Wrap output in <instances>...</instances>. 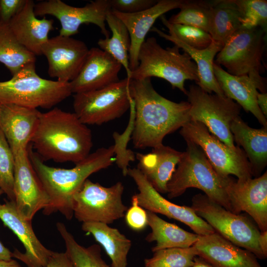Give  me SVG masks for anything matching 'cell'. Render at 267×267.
<instances>
[{"mask_svg":"<svg viewBox=\"0 0 267 267\" xmlns=\"http://www.w3.org/2000/svg\"><path fill=\"white\" fill-rule=\"evenodd\" d=\"M214 0H191L180 11L168 20L172 24H179L209 32Z\"/></svg>","mask_w":267,"mask_h":267,"instance_id":"cell-34","label":"cell"},{"mask_svg":"<svg viewBox=\"0 0 267 267\" xmlns=\"http://www.w3.org/2000/svg\"><path fill=\"white\" fill-rule=\"evenodd\" d=\"M230 128L234 142L247 156L252 176L260 177L267 165V128H252L238 116Z\"/></svg>","mask_w":267,"mask_h":267,"instance_id":"cell-26","label":"cell"},{"mask_svg":"<svg viewBox=\"0 0 267 267\" xmlns=\"http://www.w3.org/2000/svg\"><path fill=\"white\" fill-rule=\"evenodd\" d=\"M163 24L168 29L169 34L198 49L208 47L213 42L210 34L198 28L169 22L164 15L160 17Z\"/></svg>","mask_w":267,"mask_h":267,"instance_id":"cell-36","label":"cell"},{"mask_svg":"<svg viewBox=\"0 0 267 267\" xmlns=\"http://www.w3.org/2000/svg\"><path fill=\"white\" fill-rule=\"evenodd\" d=\"M191 207L223 237L257 258H267L261 246V232L247 216L233 213L201 193L192 197Z\"/></svg>","mask_w":267,"mask_h":267,"instance_id":"cell-7","label":"cell"},{"mask_svg":"<svg viewBox=\"0 0 267 267\" xmlns=\"http://www.w3.org/2000/svg\"><path fill=\"white\" fill-rule=\"evenodd\" d=\"M193 246L197 256L213 267H263L253 253L216 231L207 235H199Z\"/></svg>","mask_w":267,"mask_h":267,"instance_id":"cell-19","label":"cell"},{"mask_svg":"<svg viewBox=\"0 0 267 267\" xmlns=\"http://www.w3.org/2000/svg\"><path fill=\"white\" fill-rule=\"evenodd\" d=\"M179 48L174 45L164 48L154 37L145 40L138 53L139 64L132 72L131 79L140 80L151 77L163 79L173 89L178 88L184 94L186 80L199 81L197 66L185 52L181 53Z\"/></svg>","mask_w":267,"mask_h":267,"instance_id":"cell-4","label":"cell"},{"mask_svg":"<svg viewBox=\"0 0 267 267\" xmlns=\"http://www.w3.org/2000/svg\"><path fill=\"white\" fill-rule=\"evenodd\" d=\"M151 31L172 42L190 56L197 67L199 81L197 85L200 88L208 93L214 92L220 96H225L215 78L213 71L214 58L222 47L221 44L213 41L206 48L198 49L190 46L174 36L167 34L156 27H152Z\"/></svg>","mask_w":267,"mask_h":267,"instance_id":"cell-27","label":"cell"},{"mask_svg":"<svg viewBox=\"0 0 267 267\" xmlns=\"http://www.w3.org/2000/svg\"><path fill=\"white\" fill-rule=\"evenodd\" d=\"M266 37L267 29L242 27L227 40L214 62L224 67L231 75H247L266 84L261 74L265 71L263 63Z\"/></svg>","mask_w":267,"mask_h":267,"instance_id":"cell-8","label":"cell"},{"mask_svg":"<svg viewBox=\"0 0 267 267\" xmlns=\"http://www.w3.org/2000/svg\"><path fill=\"white\" fill-rule=\"evenodd\" d=\"M131 96L134 103L132 139L134 148H154L164 138L190 121L188 101L177 103L159 94L151 78L131 79Z\"/></svg>","mask_w":267,"mask_h":267,"instance_id":"cell-1","label":"cell"},{"mask_svg":"<svg viewBox=\"0 0 267 267\" xmlns=\"http://www.w3.org/2000/svg\"><path fill=\"white\" fill-rule=\"evenodd\" d=\"M0 267H22L15 260L0 261Z\"/></svg>","mask_w":267,"mask_h":267,"instance_id":"cell-45","label":"cell"},{"mask_svg":"<svg viewBox=\"0 0 267 267\" xmlns=\"http://www.w3.org/2000/svg\"><path fill=\"white\" fill-rule=\"evenodd\" d=\"M89 50L83 41L59 35L49 38L42 47V54L47 59L49 76L70 82L80 72Z\"/></svg>","mask_w":267,"mask_h":267,"instance_id":"cell-17","label":"cell"},{"mask_svg":"<svg viewBox=\"0 0 267 267\" xmlns=\"http://www.w3.org/2000/svg\"><path fill=\"white\" fill-rule=\"evenodd\" d=\"M124 187L118 181L110 187L87 179L73 199V211L79 222L107 224L123 218L128 207L123 202Z\"/></svg>","mask_w":267,"mask_h":267,"instance_id":"cell-12","label":"cell"},{"mask_svg":"<svg viewBox=\"0 0 267 267\" xmlns=\"http://www.w3.org/2000/svg\"><path fill=\"white\" fill-rule=\"evenodd\" d=\"M2 193H4L3 191L0 188V196Z\"/></svg>","mask_w":267,"mask_h":267,"instance_id":"cell-47","label":"cell"},{"mask_svg":"<svg viewBox=\"0 0 267 267\" xmlns=\"http://www.w3.org/2000/svg\"><path fill=\"white\" fill-rule=\"evenodd\" d=\"M188 1L159 0L150 8L135 13H123L112 10L125 24L130 34L131 45L129 56L132 72L138 65V56L140 48L156 19L170 10L181 8Z\"/></svg>","mask_w":267,"mask_h":267,"instance_id":"cell-21","label":"cell"},{"mask_svg":"<svg viewBox=\"0 0 267 267\" xmlns=\"http://www.w3.org/2000/svg\"><path fill=\"white\" fill-rule=\"evenodd\" d=\"M241 14L242 27H261L267 29V1L266 0H234Z\"/></svg>","mask_w":267,"mask_h":267,"instance_id":"cell-38","label":"cell"},{"mask_svg":"<svg viewBox=\"0 0 267 267\" xmlns=\"http://www.w3.org/2000/svg\"><path fill=\"white\" fill-rule=\"evenodd\" d=\"M27 0H0V23L8 24L24 7Z\"/></svg>","mask_w":267,"mask_h":267,"instance_id":"cell-41","label":"cell"},{"mask_svg":"<svg viewBox=\"0 0 267 267\" xmlns=\"http://www.w3.org/2000/svg\"><path fill=\"white\" fill-rule=\"evenodd\" d=\"M127 175L136 185L138 193L135 195L138 204L146 210L183 222L199 235H207L215 232L191 207L175 204L163 197L137 168H128Z\"/></svg>","mask_w":267,"mask_h":267,"instance_id":"cell-15","label":"cell"},{"mask_svg":"<svg viewBox=\"0 0 267 267\" xmlns=\"http://www.w3.org/2000/svg\"><path fill=\"white\" fill-rule=\"evenodd\" d=\"M187 148L183 152L167 184L169 199L180 196L189 188H196L208 198L231 212V206L222 185L221 177L214 170L201 148L186 140Z\"/></svg>","mask_w":267,"mask_h":267,"instance_id":"cell-5","label":"cell"},{"mask_svg":"<svg viewBox=\"0 0 267 267\" xmlns=\"http://www.w3.org/2000/svg\"><path fill=\"white\" fill-rule=\"evenodd\" d=\"M147 214L148 225L151 231L146 236L145 240L148 242H156L155 245L151 248L152 252L170 248L189 247L198 240L199 235L167 222L153 212L147 211Z\"/></svg>","mask_w":267,"mask_h":267,"instance_id":"cell-29","label":"cell"},{"mask_svg":"<svg viewBox=\"0 0 267 267\" xmlns=\"http://www.w3.org/2000/svg\"><path fill=\"white\" fill-rule=\"evenodd\" d=\"M14 156V202L21 215L32 221L38 211L48 205L49 198L33 167L28 148Z\"/></svg>","mask_w":267,"mask_h":267,"instance_id":"cell-16","label":"cell"},{"mask_svg":"<svg viewBox=\"0 0 267 267\" xmlns=\"http://www.w3.org/2000/svg\"><path fill=\"white\" fill-rule=\"evenodd\" d=\"M153 253L151 258L144 260V267H192L197 256L193 246L164 249Z\"/></svg>","mask_w":267,"mask_h":267,"instance_id":"cell-35","label":"cell"},{"mask_svg":"<svg viewBox=\"0 0 267 267\" xmlns=\"http://www.w3.org/2000/svg\"><path fill=\"white\" fill-rule=\"evenodd\" d=\"M257 102L263 115L267 118V93L258 92L257 95Z\"/></svg>","mask_w":267,"mask_h":267,"instance_id":"cell-43","label":"cell"},{"mask_svg":"<svg viewBox=\"0 0 267 267\" xmlns=\"http://www.w3.org/2000/svg\"><path fill=\"white\" fill-rule=\"evenodd\" d=\"M43 160L75 164L85 159L93 145L90 130L74 113L55 107L41 113L31 142Z\"/></svg>","mask_w":267,"mask_h":267,"instance_id":"cell-3","label":"cell"},{"mask_svg":"<svg viewBox=\"0 0 267 267\" xmlns=\"http://www.w3.org/2000/svg\"><path fill=\"white\" fill-rule=\"evenodd\" d=\"M241 14L234 0H214L209 33L213 41L222 46L242 28Z\"/></svg>","mask_w":267,"mask_h":267,"instance_id":"cell-31","label":"cell"},{"mask_svg":"<svg viewBox=\"0 0 267 267\" xmlns=\"http://www.w3.org/2000/svg\"><path fill=\"white\" fill-rule=\"evenodd\" d=\"M82 229L93 236L110 259L112 267H127L132 242L118 229L99 222H83Z\"/></svg>","mask_w":267,"mask_h":267,"instance_id":"cell-28","label":"cell"},{"mask_svg":"<svg viewBox=\"0 0 267 267\" xmlns=\"http://www.w3.org/2000/svg\"><path fill=\"white\" fill-rule=\"evenodd\" d=\"M186 95L190 105V121L203 124L221 141L234 148L230 128L239 116L241 106L226 96L208 93L197 85L189 86Z\"/></svg>","mask_w":267,"mask_h":267,"instance_id":"cell-11","label":"cell"},{"mask_svg":"<svg viewBox=\"0 0 267 267\" xmlns=\"http://www.w3.org/2000/svg\"><path fill=\"white\" fill-rule=\"evenodd\" d=\"M35 5L34 1L27 0L23 9L8 25L21 44L35 55H40L43 46L49 39L48 34L54 30L53 20L45 17L37 18Z\"/></svg>","mask_w":267,"mask_h":267,"instance_id":"cell-24","label":"cell"},{"mask_svg":"<svg viewBox=\"0 0 267 267\" xmlns=\"http://www.w3.org/2000/svg\"><path fill=\"white\" fill-rule=\"evenodd\" d=\"M69 82L44 79L30 63L8 81L0 82V104L50 109L72 94Z\"/></svg>","mask_w":267,"mask_h":267,"instance_id":"cell-6","label":"cell"},{"mask_svg":"<svg viewBox=\"0 0 267 267\" xmlns=\"http://www.w3.org/2000/svg\"><path fill=\"white\" fill-rule=\"evenodd\" d=\"M35 61L36 55L19 42L8 24L0 23V62L13 76Z\"/></svg>","mask_w":267,"mask_h":267,"instance_id":"cell-32","label":"cell"},{"mask_svg":"<svg viewBox=\"0 0 267 267\" xmlns=\"http://www.w3.org/2000/svg\"><path fill=\"white\" fill-rule=\"evenodd\" d=\"M183 152L163 144L147 154L137 153V168L159 193H167V184L179 163Z\"/></svg>","mask_w":267,"mask_h":267,"instance_id":"cell-25","label":"cell"},{"mask_svg":"<svg viewBox=\"0 0 267 267\" xmlns=\"http://www.w3.org/2000/svg\"><path fill=\"white\" fill-rule=\"evenodd\" d=\"M0 220L16 235L25 248L24 253L15 249L13 257L23 262L27 267H44L53 251L40 241L33 229L31 221L21 215L14 201L0 203Z\"/></svg>","mask_w":267,"mask_h":267,"instance_id":"cell-18","label":"cell"},{"mask_svg":"<svg viewBox=\"0 0 267 267\" xmlns=\"http://www.w3.org/2000/svg\"><path fill=\"white\" fill-rule=\"evenodd\" d=\"M41 112L11 104H0V130L12 152L27 148L37 128Z\"/></svg>","mask_w":267,"mask_h":267,"instance_id":"cell-22","label":"cell"},{"mask_svg":"<svg viewBox=\"0 0 267 267\" xmlns=\"http://www.w3.org/2000/svg\"><path fill=\"white\" fill-rule=\"evenodd\" d=\"M180 129L179 133L185 140H190L201 148L219 176L233 175L241 180L252 178L248 158L240 146H227L199 122L189 121Z\"/></svg>","mask_w":267,"mask_h":267,"instance_id":"cell-9","label":"cell"},{"mask_svg":"<svg viewBox=\"0 0 267 267\" xmlns=\"http://www.w3.org/2000/svg\"></svg>","mask_w":267,"mask_h":267,"instance_id":"cell-48","label":"cell"},{"mask_svg":"<svg viewBox=\"0 0 267 267\" xmlns=\"http://www.w3.org/2000/svg\"><path fill=\"white\" fill-rule=\"evenodd\" d=\"M105 22L112 32V36L99 39L97 42L99 48L119 62L125 68L126 77L131 79L132 71L130 68L129 56L131 40L129 31L112 9L108 12Z\"/></svg>","mask_w":267,"mask_h":267,"instance_id":"cell-30","label":"cell"},{"mask_svg":"<svg viewBox=\"0 0 267 267\" xmlns=\"http://www.w3.org/2000/svg\"><path fill=\"white\" fill-rule=\"evenodd\" d=\"M116 145L101 147L90 153L71 169L58 168L45 164L40 156L28 147L33 167L48 198L49 203L43 209L45 215L60 212L70 220L74 216L73 199L88 177L106 169L116 161Z\"/></svg>","mask_w":267,"mask_h":267,"instance_id":"cell-2","label":"cell"},{"mask_svg":"<svg viewBox=\"0 0 267 267\" xmlns=\"http://www.w3.org/2000/svg\"><path fill=\"white\" fill-rule=\"evenodd\" d=\"M111 9L109 0L92 1L83 7L68 5L61 0L42 1L35 4L34 12L37 16L50 15L60 22L59 35L71 37L79 33L83 24L96 25L105 38L109 32L105 25L108 12Z\"/></svg>","mask_w":267,"mask_h":267,"instance_id":"cell-13","label":"cell"},{"mask_svg":"<svg viewBox=\"0 0 267 267\" xmlns=\"http://www.w3.org/2000/svg\"><path fill=\"white\" fill-rule=\"evenodd\" d=\"M122 67L100 48H91L78 75L69 82L72 93L97 90L118 82Z\"/></svg>","mask_w":267,"mask_h":267,"instance_id":"cell-20","label":"cell"},{"mask_svg":"<svg viewBox=\"0 0 267 267\" xmlns=\"http://www.w3.org/2000/svg\"><path fill=\"white\" fill-rule=\"evenodd\" d=\"M131 80L126 77L99 89L74 94V113L86 125H100L121 117L130 108Z\"/></svg>","mask_w":267,"mask_h":267,"instance_id":"cell-10","label":"cell"},{"mask_svg":"<svg viewBox=\"0 0 267 267\" xmlns=\"http://www.w3.org/2000/svg\"><path fill=\"white\" fill-rule=\"evenodd\" d=\"M192 267H213L203 259L196 256L194 258V263Z\"/></svg>","mask_w":267,"mask_h":267,"instance_id":"cell-46","label":"cell"},{"mask_svg":"<svg viewBox=\"0 0 267 267\" xmlns=\"http://www.w3.org/2000/svg\"><path fill=\"white\" fill-rule=\"evenodd\" d=\"M215 78L224 95L236 101L246 112L251 113L263 127L267 128V120L257 102L259 89L266 92V85L248 76H234L227 73L221 66L213 64Z\"/></svg>","mask_w":267,"mask_h":267,"instance_id":"cell-23","label":"cell"},{"mask_svg":"<svg viewBox=\"0 0 267 267\" xmlns=\"http://www.w3.org/2000/svg\"><path fill=\"white\" fill-rule=\"evenodd\" d=\"M13 257V254L0 241V261H8Z\"/></svg>","mask_w":267,"mask_h":267,"instance_id":"cell-44","label":"cell"},{"mask_svg":"<svg viewBox=\"0 0 267 267\" xmlns=\"http://www.w3.org/2000/svg\"><path fill=\"white\" fill-rule=\"evenodd\" d=\"M112 10L123 13H135L154 5L155 0H109Z\"/></svg>","mask_w":267,"mask_h":267,"instance_id":"cell-40","label":"cell"},{"mask_svg":"<svg viewBox=\"0 0 267 267\" xmlns=\"http://www.w3.org/2000/svg\"><path fill=\"white\" fill-rule=\"evenodd\" d=\"M14 154L0 130V188L12 201H14Z\"/></svg>","mask_w":267,"mask_h":267,"instance_id":"cell-37","label":"cell"},{"mask_svg":"<svg viewBox=\"0 0 267 267\" xmlns=\"http://www.w3.org/2000/svg\"><path fill=\"white\" fill-rule=\"evenodd\" d=\"M44 267H74L67 254L53 252Z\"/></svg>","mask_w":267,"mask_h":267,"instance_id":"cell-42","label":"cell"},{"mask_svg":"<svg viewBox=\"0 0 267 267\" xmlns=\"http://www.w3.org/2000/svg\"><path fill=\"white\" fill-rule=\"evenodd\" d=\"M221 177L222 185L231 206V212L248 213L261 232L267 231V172L258 178L236 179Z\"/></svg>","mask_w":267,"mask_h":267,"instance_id":"cell-14","label":"cell"},{"mask_svg":"<svg viewBox=\"0 0 267 267\" xmlns=\"http://www.w3.org/2000/svg\"><path fill=\"white\" fill-rule=\"evenodd\" d=\"M56 227L65 243V252L74 267H112L102 259L99 245L85 247L76 241L63 223L58 222Z\"/></svg>","mask_w":267,"mask_h":267,"instance_id":"cell-33","label":"cell"},{"mask_svg":"<svg viewBox=\"0 0 267 267\" xmlns=\"http://www.w3.org/2000/svg\"><path fill=\"white\" fill-rule=\"evenodd\" d=\"M131 204L125 214L126 223L134 231L143 230L148 225L147 211L138 204L135 194L132 197Z\"/></svg>","mask_w":267,"mask_h":267,"instance_id":"cell-39","label":"cell"}]
</instances>
